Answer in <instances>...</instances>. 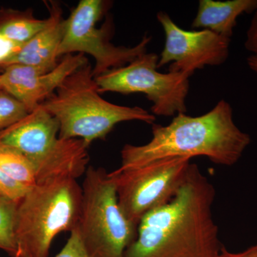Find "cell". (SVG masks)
Masks as SVG:
<instances>
[{
  "instance_id": "1",
  "label": "cell",
  "mask_w": 257,
  "mask_h": 257,
  "mask_svg": "<svg viewBox=\"0 0 257 257\" xmlns=\"http://www.w3.org/2000/svg\"><path fill=\"white\" fill-rule=\"evenodd\" d=\"M216 191L195 164L175 197L144 216L124 257H217L224 247L212 207Z\"/></svg>"
},
{
  "instance_id": "2",
  "label": "cell",
  "mask_w": 257,
  "mask_h": 257,
  "mask_svg": "<svg viewBox=\"0 0 257 257\" xmlns=\"http://www.w3.org/2000/svg\"><path fill=\"white\" fill-rule=\"evenodd\" d=\"M250 143L249 135L235 124L231 104L221 99L201 116L179 113L168 125L152 124V138L148 143L123 147L118 170L175 157L191 160L204 157L215 165L229 167L241 159Z\"/></svg>"
},
{
  "instance_id": "3",
  "label": "cell",
  "mask_w": 257,
  "mask_h": 257,
  "mask_svg": "<svg viewBox=\"0 0 257 257\" xmlns=\"http://www.w3.org/2000/svg\"><path fill=\"white\" fill-rule=\"evenodd\" d=\"M89 62L67 77L42 105L60 124L59 138L81 139L87 146L104 140L116 124L128 121L155 124L156 116L140 107L103 99Z\"/></svg>"
},
{
  "instance_id": "4",
  "label": "cell",
  "mask_w": 257,
  "mask_h": 257,
  "mask_svg": "<svg viewBox=\"0 0 257 257\" xmlns=\"http://www.w3.org/2000/svg\"><path fill=\"white\" fill-rule=\"evenodd\" d=\"M82 203V188L76 179L37 182L18 203L15 257H49L56 236L77 228Z\"/></svg>"
},
{
  "instance_id": "5",
  "label": "cell",
  "mask_w": 257,
  "mask_h": 257,
  "mask_svg": "<svg viewBox=\"0 0 257 257\" xmlns=\"http://www.w3.org/2000/svg\"><path fill=\"white\" fill-rule=\"evenodd\" d=\"M83 182L82 203L77 230L89 257H124L138 227L120 209L109 172L88 167Z\"/></svg>"
},
{
  "instance_id": "6",
  "label": "cell",
  "mask_w": 257,
  "mask_h": 257,
  "mask_svg": "<svg viewBox=\"0 0 257 257\" xmlns=\"http://www.w3.org/2000/svg\"><path fill=\"white\" fill-rule=\"evenodd\" d=\"M108 2L81 0L66 20L63 39L58 57L70 54L92 56L95 61L92 74L94 78L110 69L119 68L146 53L152 37L144 35L135 47L115 46L110 42L111 21L106 20L102 28L96 23L108 9Z\"/></svg>"
},
{
  "instance_id": "7",
  "label": "cell",
  "mask_w": 257,
  "mask_h": 257,
  "mask_svg": "<svg viewBox=\"0 0 257 257\" xmlns=\"http://www.w3.org/2000/svg\"><path fill=\"white\" fill-rule=\"evenodd\" d=\"M158 61L157 54L146 52L123 67L104 72L94 78L99 92L143 93L152 101V114L155 116L169 117L187 112L191 75L161 73L157 71Z\"/></svg>"
},
{
  "instance_id": "8",
  "label": "cell",
  "mask_w": 257,
  "mask_h": 257,
  "mask_svg": "<svg viewBox=\"0 0 257 257\" xmlns=\"http://www.w3.org/2000/svg\"><path fill=\"white\" fill-rule=\"evenodd\" d=\"M191 164L188 158L175 157L109 172L118 204L126 219L138 227L147 214L170 202L184 183Z\"/></svg>"
},
{
  "instance_id": "9",
  "label": "cell",
  "mask_w": 257,
  "mask_h": 257,
  "mask_svg": "<svg viewBox=\"0 0 257 257\" xmlns=\"http://www.w3.org/2000/svg\"><path fill=\"white\" fill-rule=\"evenodd\" d=\"M157 18L165 35L157 68L171 63L169 72L192 76L197 69L220 66L227 60L231 39L207 30H183L165 12L157 13Z\"/></svg>"
},
{
  "instance_id": "10",
  "label": "cell",
  "mask_w": 257,
  "mask_h": 257,
  "mask_svg": "<svg viewBox=\"0 0 257 257\" xmlns=\"http://www.w3.org/2000/svg\"><path fill=\"white\" fill-rule=\"evenodd\" d=\"M88 62L83 54L62 57L50 72L23 64H11L0 74L3 90L14 96L31 111L56 92L71 74Z\"/></svg>"
},
{
  "instance_id": "11",
  "label": "cell",
  "mask_w": 257,
  "mask_h": 257,
  "mask_svg": "<svg viewBox=\"0 0 257 257\" xmlns=\"http://www.w3.org/2000/svg\"><path fill=\"white\" fill-rule=\"evenodd\" d=\"M60 124L41 104L26 116L0 132V146L33 162L46 153L59 138Z\"/></svg>"
},
{
  "instance_id": "12",
  "label": "cell",
  "mask_w": 257,
  "mask_h": 257,
  "mask_svg": "<svg viewBox=\"0 0 257 257\" xmlns=\"http://www.w3.org/2000/svg\"><path fill=\"white\" fill-rule=\"evenodd\" d=\"M47 5L50 13L47 26L24 44L5 67L23 64L39 67L46 72L57 67L60 62L58 51L64 37L66 20L58 3L52 1Z\"/></svg>"
},
{
  "instance_id": "13",
  "label": "cell",
  "mask_w": 257,
  "mask_h": 257,
  "mask_svg": "<svg viewBox=\"0 0 257 257\" xmlns=\"http://www.w3.org/2000/svg\"><path fill=\"white\" fill-rule=\"evenodd\" d=\"M88 147L81 139L58 138L46 153L32 162L36 183L60 177L77 179L85 175L89 161Z\"/></svg>"
},
{
  "instance_id": "14",
  "label": "cell",
  "mask_w": 257,
  "mask_h": 257,
  "mask_svg": "<svg viewBox=\"0 0 257 257\" xmlns=\"http://www.w3.org/2000/svg\"><path fill=\"white\" fill-rule=\"evenodd\" d=\"M257 0H199L193 29L202 28L231 39L240 15L253 13Z\"/></svg>"
},
{
  "instance_id": "15",
  "label": "cell",
  "mask_w": 257,
  "mask_h": 257,
  "mask_svg": "<svg viewBox=\"0 0 257 257\" xmlns=\"http://www.w3.org/2000/svg\"><path fill=\"white\" fill-rule=\"evenodd\" d=\"M48 20H40L32 13H13L0 22V34L7 38L23 45L31 40L47 26Z\"/></svg>"
},
{
  "instance_id": "16",
  "label": "cell",
  "mask_w": 257,
  "mask_h": 257,
  "mask_svg": "<svg viewBox=\"0 0 257 257\" xmlns=\"http://www.w3.org/2000/svg\"><path fill=\"white\" fill-rule=\"evenodd\" d=\"M0 168L28 188L36 184L35 169L31 161L8 147L0 146Z\"/></svg>"
},
{
  "instance_id": "17",
  "label": "cell",
  "mask_w": 257,
  "mask_h": 257,
  "mask_svg": "<svg viewBox=\"0 0 257 257\" xmlns=\"http://www.w3.org/2000/svg\"><path fill=\"white\" fill-rule=\"evenodd\" d=\"M18 203L0 197V248L12 257L17 253L15 225Z\"/></svg>"
},
{
  "instance_id": "18",
  "label": "cell",
  "mask_w": 257,
  "mask_h": 257,
  "mask_svg": "<svg viewBox=\"0 0 257 257\" xmlns=\"http://www.w3.org/2000/svg\"><path fill=\"white\" fill-rule=\"evenodd\" d=\"M29 112L21 101L6 91L0 90V132L23 119Z\"/></svg>"
},
{
  "instance_id": "19",
  "label": "cell",
  "mask_w": 257,
  "mask_h": 257,
  "mask_svg": "<svg viewBox=\"0 0 257 257\" xmlns=\"http://www.w3.org/2000/svg\"><path fill=\"white\" fill-rule=\"evenodd\" d=\"M30 189L11 178L0 168V197L19 202Z\"/></svg>"
},
{
  "instance_id": "20",
  "label": "cell",
  "mask_w": 257,
  "mask_h": 257,
  "mask_svg": "<svg viewBox=\"0 0 257 257\" xmlns=\"http://www.w3.org/2000/svg\"><path fill=\"white\" fill-rule=\"evenodd\" d=\"M55 257H89L83 246L77 230L71 231L67 243Z\"/></svg>"
},
{
  "instance_id": "21",
  "label": "cell",
  "mask_w": 257,
  "mask_h": 257,
  "mask_svg": "<svg viewBox=\"0 0 257 257\" xmlns=\"http://www.w3.org/2000/svg\"><path fill=\"white\" fill-rule=\"evenodd\" d=\"M22 46L0 34V67L4 68Z\"/></svg>"
},
{
  "instance_id": "22",
  "label": "cell",
  "mask_w": 257,
  "mask_h": 257,
  "mask_svg": "<svg viewBox=\"0 0 257 257\" xmlns=\"http://www.w3.org/2000/svg\"><path fill=\"white\" fill-rule=\"evenodd\" d=\"M244 47L252 55H257V8L253 12L252 20L246 32Z\"/></svg>"
},
{
  "instance_id": "23",
  "label": "cell",
  "mask_w": 257,
  "mask_h": 257,
  "mask_svg": "<svg viewBox=\"0 0 257 257\" xmlns=\"http://www.w3.org/2000/svg\"><path fill=\"white\" fill-rule=\"evenodd\" d=\"M217 257H257V244L238 253L229 252L224 246Z\"/></svg>"
},
{
  "instance_id": "24",
  "label": "cell",
  "mask_w": 257,
  "mask_h": 257,
  "mask_svg": "<svg viewBox=\"0 0 257 257\" xmlns=\"http://www.w3.org/2000/svg\"><path fill=\"white\" fill-rule=\"evenodd\" d=\"M246 62L248 67L257 73V55H250L246 60Z\"/></svg>"
},
{
  "instance_id": "25",
  "label": "cell",
  "mask_w": 257,
  "mask_h": 257,
  "mask_svg": "<svg viewBox=\"0 0 257 257\" xmlns=\"http://www.w3.org/2000/svg\"><path fill=\"white\" fill-rule=\"evenodd\" d=\"M1 89H3V87H2L1 79H0V90H1Z\"/></svg>"
}]
</instances>
